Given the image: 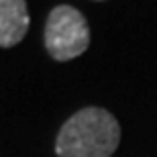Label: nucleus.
<instances>
[{
  "mask_svg": "<svg viewBox=\"0 0 157 157\" xmlns=\"http://www.w3.org/2000/svg\"><path fill=\"white\" fill-rule=\"evenodd\" d=\"M121 143V124L108 110L88 106L70 117L55 141L57 157H112Z\"/></svg>",
  "mask_w": 157,
  "mask_h": 157,
  "instance_id": "f257e3e1",
  "label": "nucleus"
},
{
  "mask_svg": "<svg viewBox=\"0 0 157 157\" xmlns=\"http://www.w3.org/2000/svg\"><path fill=\"white\" fill-rule=\"evenodd\" d=\"M29 31L27 0H0V47H14Z\"/></svg>",
  "mask_w": 157,
  "mask_h": 157,
  "instance_id": "7ed1b4c3",
  "label": "nucleus"
},
{
  "mask_svg": "<svg viewBox=\"0 0 157 157\" xmlns=\"http://www.w3.org/2000/svg\"><path fill=\"white\" fill-rule=\"evenodd\" d=\"M90 45V27L78 8L67 4L55 6L45 23V47L55 61L80 57Z\"/></svg>",
  "mask_w": 157,
  "mask_h": 157,
  "instance_id": "f03ea898",
  "label": "nucleus"
}]
</instances>
